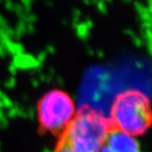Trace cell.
Returning a JSON list of instances; mask_svg holds the SVG:
<instances>
[{"label": "cell", "instance_id": "cell-4", "mask_svg": "<svg viewBox=\"0 0 152 152\" xmlns=\"http://www.w3.org/2000/svg\"><path fill=\"white\" fill-rule=\"evenodd\" d=\"M100 152H141L135 137L116 128L113 124L104 137Z\"/></svg>", "mask_w": 152, "mask_h": 152}, {"label": "cell", "instance_id": "cell-3", "mask_svg": "<svg viewBox=\"0 0 152 152\" xmlns=\"http://www.w3.org/2000/svg\"><path fill=\"white\" fill-rule=\"evenodd\" d=\"M75 113V102L69 93L60 89L50 90L37 103L38 134L58 137Z\"/></svg>", "mask_w": 152, "mask_h": 152}, {"label": "cell", "instance_id": "cell-2", "mask_svg": "<svg viewBox=\"0 0 152 152\" xmlns=\"http://www.w3.org/2000/svg\"><path fill=\"white\" fill-rule=\"evenodd\" d=\"M109 119L116 128L129 135H144L152 127L151 101L140 90H125L114 98Z\"/></svg>", "mask_w": 152, "mask_h": 152}, {"label": "cell", "instance_id": "cell-1", "mask_svg": "<svg viewBox=\"0 0 152 152\" xmlns=\"http://www.w3.org/2000/svg\"><path fill=\"white\" fill-rule=\"evenodd\" d=\"M111 125V120L100 111L84 104L57 137L54 152H100Z\"/></svg>", "mask_w": 152, "mask_h": 152}]
</instances>
